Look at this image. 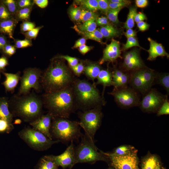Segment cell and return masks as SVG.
<instances>
[{"instance_id":"2e32d148","label":"cell","mask_w":169,"mask_h":169,"mask_svg":"<svg viewBox=\"0 0 169 169\" xmlns=\"http://www.w3.org/2000/svg\"><path fill=\"white\" fill-rule=\"evenodd\" d=\"M121 54L120 42L113 39L110 43L107 45L104 50L99 64H101L107 61L113 62L118 58L121 57Z\"/></svg>"},{"instance_id":"4fadbf2b","label":"cell","mask_w":169,"mask_h":169,"mask_svg":"<svg viewBox=\"0 0 169 169\" xmlns=\"http://www.w3.org/2000/svg\"><path fill=\"white\" fill-rule=\"evenodd\" d=\"M75 149L73 141H71L62 153L58 156L53 155L54 160L59 166H61L63 169L66 168L71 169L76 164Z\"/></svg>"},{"instance_id":"ba28073f","label":"cell","mask_w":169,"mask_h":169,"mask_svg":"<svg viewBox=\"0 0 169 169\" xmlns=\"http://www.w3.org/2000/svg\"><path fill=\"white\" fill-rule=\"evenodd\" d=\"M102 117L100 106L86 110L80 115L79 125L84 131L85 135L94 143V136L100 125Z\"/></svg>"},{"instance_id":"ee69618b","label":"cell","mask_w":169,"mask_h":169,"mask_svg":"<svg viewBox=\"0 0 169 169\" xmlns=\"http://www.w3.org/2000/svg\"><path fill=\"white\" fill-rule=\"evenodd\" d=\"M35 27V23L28 21L23 22L20 26L21 32L23 33L28 31Z\"/></svg>"},{"instance_id":"7402d4cb","label":"cell","mask_w":169,"mask_h":169,"mask_svg":"<svg viewBox=\"0 0 169 169\" xmlns=\"http://www.w3.org/2000/svg\"><path fill=\"white\" fill-rule=\"evenodd\" d=\"M160 166V163L157 157L154 155H151L143 159L141 169H156Z\"/></svg>"},{"instance_id":"1f68e13d","label":"cell","mask_w":169,"mask_h":169,"mask_svg":"<svg viewBox=\"0 0 169 169\" xmlns=\"http://www.w3.org/2000/svg\"><path fill=\"white\" fill-rule=\"evenodd\" d=\"M137 13L136 8L133 7L130 8L126 20L124 23V28L127 29L132 28L134 27L135 17Z\"/></svg>"},{"instance_id":"003e7915","label":"cell","mask_w":169,"mask_h":169,"mask_svg":"<svg viewBox=\"0 0 169 169\" xmlns=\"http://www.w3.org/2000/svg\"></svg>"},{"instance_id":"d590c367","label":"cell","mask_w":169,"mask_h":169,"mask_svg":"<svg viewBox=\"0 0 169 169\" xmlns=\"http://www.w3.org/2000/svg\"><path fill=\"white\" fill-rule=\"evenodd\" d=\"M122 8L110 9L106 15L107 18L112 22L116 24L118 23L119 22L118 15L120 11Z\"/></svg>"},{"instance_id":"94428289","label":"cell","mask_w":169,"mask_h":169,"mask_svg":"<svg viewBox=\"0 0 169 169\" xmlns=\"http://www.w3.org/2000/svg\"><path fill=\"white\" fill-rule=\"evenodd\" d=\"M86 42V40L84 38H81L79 39L75 42L73 48H77L80 46L85 44Z\"/></svg>"},{"instance_id":"44dd1931","label":"cell","mask_w":169,"mask_h":169,"mask_svg":"<svg viewBox=\"0 0 169 169\" xmlns=\"http://www.w3.org/2000/svg\"><path fill=\"white\" fill-rule=\"evenodd\" d=\"M13 116L9 109V101L5 97L0 98V119L12 123Z\"/></svg>"},{"instance_id":"6125c7cd","label":"cell","mask_w":169,"mask_h":169,"mask_svg":"<svg viewBox=\"0 0 169 169\" xmlns=\"http://www.w3.org/2000/svg\"><path fill=\"white\" fill-rule=\"evenodd\" d=\"M7 40L3 36H0V49H3L7 45Z\"/></svg>"},{"instance_id":"bcb514c9","label":"cell","mask_w":169,"mask_h":169,"mask_svg":"<svg viewBox=\"0 0 169 169\" xmlns=\"http://www.w3.org/2000/svg\"><path fill=\"white\" fill-rule=\"evenodd\" d=\"M131 3V2L130 1L125 0H124L123 2L119 3H111L109 2V6L110 9L122 8L124 7L129 5Z\"/></svg>"},{"instance_id":"f5cc1de1","label":"cell","mask_w":169,"mask_h":169,"mask_svg":"<svg viewBox=\"0 0 169 169\" xmlns=\"http://www.w3.org/2000/svg\"><path fill=\"white\" fill-rule=\"evenodd\" d=\"M34 4L41 8H46L48 4V0H33Z\"/></svg>"},{"instance_id":"60d3db41","label":"cell","mask_w":169,"mask_h":169,"mask_svg":"<svg viewBox=\"0 0 169 169\" xmlns=\"http://www.w3.org/2000/svg\"><path fill=\"white\" fill-rule=\"evenodd\" d=\"M32 45L31 40L27 38L23 40L17 39L15 41L14 46L17 48H27L32 46Z\"/></svg>"},{"instance_id":"6da1fadb","label":"cell","mask_w":169,"mask_h":169,"mask_svg":"<svg viewBox=\"0 0 169 169\" xmlns=\"http://www.w3.org/2000/svg\"><path fill=\"white\" fill-rule=\"evenodd\" d=\"M42 100L34 94L15 95L9 101V109L13 117L29 123L42 114Z\"/></svg>"},{"instance_id":"680465c9","label":"cell","mask_w":169,"mask_h":169,"mask_svg":"<svg viewBox=\"0 0 169 169\" xmlns=\"http://www.w3.org/2000/svg\"><path fill=\"white\" fill-rule=\"evenodd\" d=\"M79 48V52L83 54H85L92 48V47L88 46L85 44L83 45Z\"/></svg>"},{"instance_id":"f907efd6","label":"cell","mask_w":169,"mask_h":169,"mask_svg":"<svg viewBox=\"0 0 169 169\" xmlns=\"http://www.w3.org/2000/svg\"><path fill=\"white\" fill-rule=\"evenodd\" d=\"M84 66L83 64L82 63H80L71 68L74 74L79 76L84 71Z\"/></svg>"},{"instance_id":"d6986e66","label":"cell","mask_w":169,"mask_h":169,"mask_svg":"<svg viewBox=\"0 0 169 169\" xmlns=\"http://www.w3.org/2000/svg\"><path fill=\"white\" fill-rule=\"evenodd\" d=\"M59 166L54 160L53 155L44 156L41 158L35 169H58Z\"/></svg>"},{"instance_id":"be15d7a7","label":"cell","mask_w":169,"mask_h":169,"mask_svg":"<svg viewBox=\"0 0 169 169\" xmlns=\"http://www.w3.org/2000/svg\"><path fill=\"white\" fill-rule=\"evenodd\" d=\"M22 123V120L20 119H17L15 120L14 123V124H20Z\"/></svg>"},{"instance_id":"c3c4849f","label":"cell","mask_w":169,"mask_h":169,"mask_svg":"<svg viewBox=\"0 0 169 169\" xmlns=\"http://www.w3.org/2000/svg\"><path fill=\"white\" fill-rule=\"evenodd\" d=\"M16 1L18 9L33 6L34 4L33 1L30 0H19Z\"/></svg>"},{"instance_id":"52a82bcc","label":"cell","mask_w":169,"mask_h":169,"mask_svg":"<svg viewBox=\"0 0 169 169\" xmlns=\"http://www.w3.org/2000/svg\"><path fill=\"white\" fill-rule=\"evenodd\" d=\"M18 135L30 147L38 151L46 150L54 144L60 142L50 140L40 132L30 127H24L18 132Z\"/></svg>"},{"instance_id":"e575fe53","label":"cell","mask_w":169,"mask_h":169,"mask_svg":"<svg viewBox=\"0 0 169 169\" xmlns=\"http://www.w3.org/2000/svg\"><path fill=\"white\" fill-rule=\"evenodd\" d=\"M12 123L5 120L0 119V133H10L13 129Z\"/></svg>"},{"instance_id":"6f0895ef","label":"cell","mask_w":169,"mask_h":169,"mask_svg":"<svg viewBox=\"0 0 169 169\" xmlns=\"http://www.w3.org/2000/svg\"><path fill=\"white\" fill-rule=\"evenodd\" d=\"M136 6L140 8H144L146 7L148 4V1L147 0H136L135 1Z\"/></svg>"},{"instance_id":"484cf974","label":"cell","mask_w":169,"mask_h":169,"mask_svg":"<svg viewBox=\"0 0 169 169\" xmlns=\"http://www.w3.org/2000/svg\"><path fill=\"white\" fill-rule=\"evenodd\" d=\"M99 30L103 37L107 38L117 36L119 34L118 30L110 24L100 27Z\"/></svg>"},{"instance_id":"f35d334b","label":"cell","mask_w":169,"mask_h":169,"mask_svg":"<svg viewBox=\"0 0 169 169\" xmlns=\"http://www.w3.org/2000/svg\"><path fill=\"white\" fill-rule=\"evenodd\" d=\"M135 46L141 48L139 44L137 39L135 37H129L127 38L126 42L124 44L123 49L124 50H126Z\"/></svg>"},{"instance_id":"681fc988","label":"cell","mask_w":169,"mask_h":169,"mask_svg":"<svg viewBox=\"0 0 169 169\" xmlns=\"http://www.w3.org/2000/svg\"><path fill=\"white\" fill-rule=\"evenodd\" d=\"M3 49L4 52L9 56L13 55L16 52V48L14 46L10 44H7Z\"/></svg>"},{"instance_id":"7c38bea8","label":"cell","mask_w":169,"mask_h":169,"mask_svg":"<svg viewBox=\"0 0 169 169\" xmlns=\"http://www.w3.org/2000/svg\"><path fill=\"white\" fill-rule=\"evenodd\" d=\"M167 95H163L155 89L150 90L140 101L139 105L143 111H157L165 100Z\"/></svg>"},{"instance_id":"b9f144b4","label":"cell","mask_w":169,"mask_h":169,"mask_svg":"<svg viewBox=\"0 0 169 169\" xmlns=\"http://www.w3.org/2000/svg\"><path fill=\"white\" fill-rule=\"evenodd\" d=\"M64 59L68 62L69 65L71 67H74L78 64L77 59L68 55H61L54 57L52 60L56 59Z\"/></svg>"},{"instance_id":"11a10c76","label":"cell","mask_w":169,"mask_h":169,"mask_svg":"<svg viewBox=\"0 0 169 169\" xmlns=\"http://www.w3.org/2000/svg\"><path fill=\"white\" fill-rule=\"evenodd\" d=\"M137 26L140 31H144L148 29L149 25L146 22L142 21L137 23Z\"/></svg>"},{"instance_id":"83f0119b","label":"cell","mask_w":169,"mask_h":169,"mask_svg":"<svg viewBox=\"0 0 169 169\" xmlns=\"http://www.w3.org/2000/svg\"><path fill=\"white\" fill-rule=\"evenodd\" d=\"M32 7L18 9L15 15V19L18 21H21L23 22L28 21L30 18V13Z\"/></svg>"},{"instance_id":"e7e4bbea","label":"cell","mask_w":169,"mask_h":169,"mask_svg":"<svg viewBox=\"0 0 169 169\" xmlns=\"http://www.w3.org/2000/svg\"><path fill=\"white\" fill-rule=\"evenodd\" d=\"M107 169H114V168H113V167L110 166L109 168Z\"/></svg>"},{"instance_id":"d4e9b609","label":"cell","mask_w":169,"mask_h":169,"mask_svg":"<svg viewBox=\"0 0 169 169\" xmlns=\"http://www.w3.org/2000/svg\"><path fill=\"white\" fill-rule=\"evenodd\" d=\"M75 2L87 10L95 12L99 9L97 0H78L75 1Z\"/></svg>"},{"instance_id":"9c48e42d","label":"cell","mask_w":169,"mask_h":169,"mask_svg":"<svg viewBox=\"0 0 169 169\" xmlns=\"http://www.w3.org/2000/svg\"><path fill=\"white\" fill-rule=\"evenodd\" d=\"M41 71L35 68H28L24 70L20 77V85L18 95H26L29 94L31 89L38 91L41 88Z\"/></svg>"},{"instance_id":"8fae6325","label":"cell","mask_w":169,"mask_h":169,"mask_svg":"<svg viewBox=\"0 0 169 169\" xmlns=\"http://www.w3.org/2000/svg\"><path fill=\"white\" fill-rule=\"evenodd\" d=\"M137 152L123 156L116 155L111 153H104L108 158V163L114 169H140Z\"/></svg>"},{"instance_id":"8d00e7d4","label":"cell","mask_w":169,"mask_h":169,"mask_svg":"<svg viewBox=\"0 0 169 169\" xmlns=\"http://www.w3.org/2000/svg\"><path fill=\"white\" fill-rule=\"evenodd\" d=\"M4 3L9 12L11 14H15L18 9L17 1L14 0H6Z\"/></svg>"},{"instance_id":"7bdbcfd3","label":"cell","mask_w":169,"mask_h":169,"mask_svg":"<svg viewBox=\"0 0 169 169\" xmlns=\"http://www.w3.org/2000/svg\"><path fill=\"white\" fill-rule=\"evenodd\" d=\"M81 9L80 7H72L69 10V14L71 19L75 21L79 20Z\"/></svg>"},{"instance_id":"f546056e","label":"cell","mask_w":169,"mask_h":169,"mask_svg":"<svg viewBox=\"0 0 169 169\" xmlns=\"http://www.w3.org/2000/svg\"><path fill=\"white\" fill-rule=\"evenodd\" d=\"M76 31L88 39L93 40L100 43L102 42V38L103 37L98 29H96L91 32H82L77 30Z\"/></svg>"},{"instance_id":"9a60e30c","label":"cell","mask_w":169,"mask_h":169,"mask_svg":"<svg viewBox=\"0 0 169 169\" xmlns=\"http://www.w3.org/2000/svg\"><path fill=\"white\" fill-rule=\"evenodd\" d=\"M123 66L126 71H134L144 68V64L138 51L133 49L125 55Z\"/></svg>"},{"instance_id":"30bf717a","label":"cell","mask_w":169,"mask_h":169,"mask_svg":"<svg viewBox=\"0 0 169 169\" xmlns=\"http://www.w3.org/2000/svg\"><path fill=\"white\" fill-rule=\"evenodd\" d=\"M109 94L114 97L117 103L121 107L128 108L139 105V97L135 90L127 86L115 88Z\"/></svg>"},{"instance_id":"ffe728a7","label":"cell","mask_w":169,"mask_h":169,"mask_svg":"<svg viewBox=\"0 0 169 169\" xmlns=\"http://www.w3.org/2000/svg\"><path fill=\"white\" fill-rule=\"evenodd\" d=\"M18 22L14 18L3 20L0 23V31L7 35L10 38L14 39L13 33Z\"/></svg>"},{"instance_id":"cb8c5ba5","label":"cell","mask_w":169,"mask_h":169,"mask_svg":"<svg viewBox=\"0 0 169 169\" xmlns=\"http://www.w3.org/2000/svg\"><path fill=\"white\" fill-rule=\"evenodd\" d=\"M101 70L99 65L91 63L84 66V72L87 77L94 80L97 78Z\"/></svg>"},{"instance_id":"d6a6232c","label":"cell","mask_w":169,"mask_h":169,"mask_svg":"<svg viewBox=\"0 0 169 169\" xmlns=\"http://www.w3.org/2000/svg\"><path fill=\"white\" fill-rule=\"evenodd\" d=\"M157 83L162 86L166 90L167 93H169V74L168 73H163L158 75H156Z\"/></svg>"},{"instance_id":"e0dca14e","label":"cell","mask_w":169,"mask_h":169,"mask_svg":"<svg viewBox=\"0 0 169 169\" xmlns=\"http://www.w3.org/2000/svg\"><path fill=\"white\" fill-rule=\"evenodd\" d=\"M147 40L150 43V48L147 50L149 53L148 60L152 61L159 56L169 57L168 54L166 52L161 44L158 43L150 38H148Z\"/></svg>"},{"instance_id":"603a6c76","label":"cell","mask_w":169,"mask_h":169,"mask_svg":"<svg viewBox=\"0 0 169 169\" xmlns=\"http://www.w3.org/2000/svg\"><path fill=\"white\" fill-rule=\"evenodd\" d=\"M97 84H101L104 87L112 85V75L108 70H101L97 77Z\"/></svg>"},{"instance_id":"7dc6e473","label":"cell","mask_w":169,"mask_h":169,"mask_svg":"<svg viewBox=\"0 0 169 169\" xmlns=\"http://www.w3.org/2000/svg\"><path fill=\"white\" fill-rule=\"evenodd\" d=\"M11 14L9 12L4 5L0 6V19L3 20L11 18Z\"/></svg>"},{"instance_id":"f6af8a7d","label":"cell","mask_w":169,"mask_h":169,"mask_svg":"<svg viewBox=\"0 0 169 169\" xmlns=\"http://www.w3.org/2000/svg\"><path fill=\"white\" fill-rule=\"evenodd\" d=\"M99 9L101 10L105 14L110 9L109 6V2L107 0H97Z\"/></svg>"},{"instance_id":"f1b7e54d","label":"cell","mask_w":169,"mask_h":169,"mask_svg":"<svg viewBox=\"0 0 169 169\" xmlns=\"http://www.w3.org/2000/svg\"><path fill=\"white\" fill-rule=\"evenodd\" d=\"M96 19H92L83 23L78 26L76 29L82 32H91L95 30L96 28Z\"/></svg>"},{"instance_id":"4316f807","label":"cell","mask_w":169,"mask_h":169,"mask_svg":"<svg viewBox=\"0 0 169 169\" xmlns=\"http://www.w3.org/2000/svg\"><path fill=\"white\" fill-rule=\"evenodd\" d=\"M135 152H137V151L133 146L129 145H122L115 148L111 153L116 155L123 156Z\"/></svg>"},{"instance_id":"db71d44e","label":"cell","mask_w":169,"mask_h":169,"mask_svg":"<svg viewBox=\"0 0 169 169\" xmlns=\"http://www.w3.org/2000/svg\"><path fill=\"white\" fill-rule=\"evenodd\" d=\"M147 19L146 15L143 13L139 12L137 13L134 19V21L137 23Z\"/></svg>"},{"instance_id":"5b68a950","label":"cell","mask_w":169,"mask_h":169,"mask_svg":"<svg viewBox=\"0 0 169 169\" xmlns=\"http://www.w3.org/2000/svg\"><path fill=\"white\" fill-rule=\"evenodd\" d=\"M79 122L66 118L53 117L50 130L52 138L60 142L73 141L81 135Z\"/></svg>"},{"instance_id":"816d5d0a","label":"cell","mask_w":169,"mask_h":169,"mask_svg":"<svg viewBox=\"0 0 169 169\" xmlns=\"http://www.w3.org/2000/svg\"><path fill=\"white\" fill-rule=\"evenodd\" d=\"M96 24L102 26L109 24L108 18L105 17H98L96 20Z\"/></svg>"},{"instance_id":"ab89813d","label":"cell","mask_w":169,"mask_h":169,"mask_svg":"<svg viewBox=\"0 0 169 169\" xmlns=\"http://www.w3.org/2000/svg\"><path fill=\"white\" fill-rule=\"evenodd\" d=\"M169 114V102L167 96L157 111L158 116Z\"/></svg>"},{"instance_id":"8992f818","label":"cell","mask_w":169,"mask_h":169,"mask_svg":"<svg viewBox=\"0 0 169 169\" xmlns=\"http://www.w3.org/2000/svg\"><path fill=\"white\" fill-rule=\"evenodd\" d=\"M76 163H87L93 164L98 161L108 162L107 156L104 152L98 151L95 143L85 135L81 136V140L75 149Z\"/></svg>"},{"instance_id":"91938a15","label":"cell","mask_w":169,"mask_h":169,"mask_svg":"<svg viewBox=\"0 0 169 169\" xmlns=\"http://www.w3.org/2000/svg\"><path fill=\"white\" fill-rule=\"evenodd\" d=\"M125 35L127 38L129 37H135L136 36V32L132 28H128L126 29Z\"/></svg>"},{"instance_id":"3957f363","label":"cell","mask_w":169,"mask_h":169,"mask_svg":"<svg viewBox=\"0 0 169 169\" xmlns=\"http://www.w3.org/2000/svg\"><path fill=\"white\" fill-rule=\"evenodd\" d=\"M74 81L65 65L60 61L55 60L42 74L40 83L46 93H50L70 87Z\"/></svg>"},{"instance_id":"7a4b0ae2","label":"cell","mask_w":169,"mask_h":169,"mask_svg":"<svg viewBox=\"0 0 169 169\" xmlns=\"http://www.w3.org/2000/svg\"><path fill=\"white\" fill-rule=\"evenodd\" d=\"M43 102L53 117L68 118L74 108V97L72 87L46 93Z\"/></svg>"},{"instance_id":"ac0fdd59","label":"cell","mask_w":169,"mask_h":169,"mask_svg":"<svg viewBox=\"0 0 169 169\" xmlns=\"http://www.w3.org/2000/svg\"><path fill=\"white\" fill-rule=\"evenodd\" d=\"M3 74L6 79L3 84L6 91L13 92L20 79V72H18L16 74L4 73Z\"/></svg>"},{"instance_id":"277c9868","label":"cell","mask_w":169,"mask_h":169,"mask_svg":"<svg viewBox=\"0 0 169 169\" xmlns=\"http://www.w3.org/2000/svg\"><path fill=\"white\" fill-rule=\"evenodd\" d=\"M72 84L74 99L82 108L96 107L103 103L98 90L88 82L77 79L74 80Z\"/></svg>"},{"instance_id":"9f6ffc18","label":"cell","mask_w":169,"mask_h":169,"mask_svg":"<svg viewBox=\"0 0 169 169\" xmlns=\"http://www.w3.org/2000/svg\"><path fill=\"white\" fill-rule=\"evenodd\" d=\"M8 64L7 59L5 57L0 58V70H3Z\"/></svg>"},{"instance_id":"03108f58","label":"cell","mask_w":169,"mask_h":169,"mask_svg":"<svg viewBox=\"0 0 169 169\" xmlns=\"http://www.w3.org/2000/svg\"><path fill=\"white\" fill-rule=\"evenodd\" d=\"M156 169H161V166H158Z\"/></svg>"},{"instance_id":"4dcf8cb0","label":"cell","mask_w":169,"mask_h":169,"mask_svg":"<svg viewBox=\"0 0 169 169\" xmlns=\"http://www.w3.org/2000/svg\"><path fill=\"white\" fill-rule=\"evenodd\" d=\"M130 77L128 74L124 73L120 78L112 79V85L115 88H118L127 86L129 82Z\"/></svg>"},{"instance_id":"836d02e7","label":"cell","mask_w":169,"mask_h":169,"mask_svg":"<svg viewBox=\"0 0 169 169\" xmlns=\"http://www.w3.org/2000/svg\"><path fill=\"white\" fill-rule=\"evenodd\" d=\"M98 18V15L95 12L81 9L79 20L84 23L92 19H96Z\"/></svg>"},{"instance_id":"74e56055","label":"cell","mask_w":169,"mask_h":169,"mask_svg":"<svg viewBox=\"0 0 169 169\" xmlns=\"http://www.w3.org/2000/svg\"><path fill=\"white\" fill-rule=\"evenodd\" d=\"M43 26L35 27L32 30L23 33L26 38L31 40L35 39L40 30L43 27Z\"/></svg>"},{"instance_id":"5bb4252c","label":"cell","mask_w":169,"mask_h":169,"mask_svg":"<svg viewBox=\"0 0 169 169\" xmlns=\"http://www.w3.org/2000/svg\"><path fill=\"white\" fill-rule=\"evenodd\" d=\"M53 116L48 112L41 115L34 120L29 123L33 129L42 133L50 140H53L50 130Z\"/></svg>"}]
</instances>
